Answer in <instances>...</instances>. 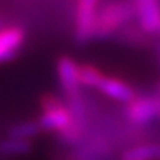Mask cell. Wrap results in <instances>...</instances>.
Segmentation results:
<instances>
[{
    "label": "cell",
    "mask_w": 160,
    "mask_h": 160,
    "mask_svg": "<svg viewBox=\"0 0 160 160\" xmlns=\"http://www.w3.org/2000/svg\"><path fill=\"white\" fill-rule=\"evenodd\" d=\"M122 160H160V141L137 144L123 151Z\"/></svg>",
    "instance_id": "30bf717a"
},
{
    "label": "cell",
    "mask_w": 160,
    "mask_h": 160,
    "mask_svg": "<svg viewBox=\"0 0 160 160\" xmlns=\"http://www.w3.org/2000/svg\"><path fill=\"white\" fill-rule=\"evenodd\" d=\"M98 92L104 93L110 99L122 102L123 105L131 102L132 99L138 95V92L135 91V88L132 85H129L125 80L117 79V77L110 74H105V77L102 79L101 85L98 88Z\"/></svg>",
    "instance_id": "ba28073f"
},
{
    "label": "cell",
    "mask_w": 160,
    "mask_h": 160,
    "mask_svg": "<svg viewBox=\"0 0 160 160\" xmlns=\"http://www.w3.org/2000/svg\"><path fill=\"white\" fill-rule=\"evenodd\" d=\"M135 3V22L147 33L157 37L160 24V0H133Z\"/></svg>",
    "instance_id": "8992f818"
},
{
    "label": "cell",
    "mask_w": 160,
    "mask_h": 160,
    "mask_svg": "<svg viewBox=\"0 0 160 160\" xmlns=\"http://www.w3.org/2000/svg\"><path fill=\"white\" fill-rule=\"evenodd\" d=\"M39 105L40 116L37 122L43 132H57L59 135L74 123V116L68 104L55 93H43Z\"/></svg>",
    "instance_id": "7a4b0ae2"
},
{
    "label": "cell",
    "mask_w": 160,
    "mask_h": 160,
    "mask_svg": "<svg viewBox=\"0 0 160 160\" xmlns=\"http://www.w3.org/2000/svg\"><path fill=\"white\" fill-rule=\"evenodd\" d=\"M101 0H77L74 13V40L77 45H88L93 40V25Z\"/></svg>",
    "instance_id": "277c9868"
},
{
    "label": "cell",
    "mask_w": 160,
    "mask_h": 160,
    "mask_svg": "<svg viewBox=\"0 0 160 160\" xmlns=\"http://www.w3.org/2000/svg\"><path fill=\"white\" fill-rule=\"evenodd\" d=\"M157 37H160V24H159V31H157Z\"/></svg>",
    "instance_id": "9a60e30c"
},
{
    "label": "cell",
    "mask_w": 160,
    "mask_h": 160,
    "mask_svg": "<svg viewBox=\"0 0 160 160\" xmlns=\"http://www.w3.org/2000/svg\"><path fill=\"white\" fill-rule=\"evenodd\" d=\"M137 17L133 0H108L99 6L93 25V40H108L114 37Z\"/></svg>",
    "instance_id": "6da1fadb"
},
{
    "label": "cell",
    "mask_w": 160,
    "mask_h": 160,
    "mask_svg": "<svg viewBox=\"0 0 160 160\" xmlns=\"http://www.w3.org/2000/svg\"><path fill=\"white\" fill-rule=\"evenodd\" d=\"M57 76L65 99L77 98L82 95L80 83V64L68 55H62L57 59Z\"/></svg>",
    "instance_id": "5b68a950"
},
{
    "label": "cell",
    "mask_w": 160,
    "mask_h": 160,
    "mask_svg": "<svg viewBox=\"0 0 160 160\" xmlns=\"http://www.w3.org/2000/svg\"><path fill=\"white\" fill-rule=\"evenodd\" d=\"M27 33L19 25H9L0 28V64L17 57L25 42Z\"/></svg>",
    "instance_id": "52a82bcc"
},
{
    "label": "cell",
    "mask_w": 160,
    "mask_h": 160,
    "mask_svg": "<svg viewBox=\"0 0 160 160\" xmlns=\"http://www.w3.org/2000/svg\"><path fill=\"white\" fill-rule=\"evenodd\" d=\"M40 132L43 131H42V128H40L37 120H25V122H19V123L12 126L9 129V137L31 141L33 138L40 135Z\"/></svg>",
    "instance_id": "7c38bea8"
},
{
    "label": "cell",
    "mask_w": 160,
    "mask_h": 160,
    "mask_svg": "<svg viewBox=\"0 0 160 160\" xmlns=\"http://www.w3.org/2000/svg\"><path fill=\"white\" fill-rule=\"evenodd\" d=\"M153 93H154L156 97H157V99H159V122H160V82L157 83V85H156Z\"/></svg>",
    "instance_id": "5bb4252c"
},
{
    "label": "cell",
    "mask_w": 160,
    "mask_h": 160,
    "mask_svg": "<svg viewBox=\"0 0 160 160\" xmlns=\"http://www.w3.org/2000/svg\"><path fill=\"white\" fill-rule=\"evenodd\" d=\"M114 37L125 46L132 48V49H138V51L153 48L156 42V40H153V36L147 34L135 21L129 22L123 28H120V31Z\"/></svg>",
    "instance_id": "9c48e42d"
},
{
    "label": "cell",
    "mask_w": 160,
    "mask_h": 160,
    "mask_svg": "<svg viewBox=\"0 0 160 160\" xmlns=\"http://www.w3.org/2000/svg\"><path fill=\"white\" fill-rule=\"evenodd\" d=\"M123 117L128 125L142 129L159 122V99L154 93H138L123 107Z\"/></svg>",
    "instance_id": "3957f363"
},
{
    "label": "cell",
    "mask_w": 160,
    "mask_h": 160,
    "mask_svg": "<svg viewBox=\"0 0 160 160\" xmlns=\"http://www.w3.org/2000/svg\"><path fill=\"white\" fill-rule=\"evenodd\" d=\"M33 150V144L31 141H25V139H18V138H6L0 141V154L3 156H25L31 153Z\"/></svg>",
    "instance_id": "8fae6325"
},
{
    "label": "cell",
    "mask_w": 160,
    "mask_h": 160,
    "mask_svg": "<svg viewBox=\"0 0 160 160\" xmlns=\"http://www.w3.org/2000/svg\"><path fill=\"white\" fill-rule=\"evenodd\" d=\"M104 77H105V73L98 67L92 64H80V83L83 88L98 91Z\"/></svg>",
    "instance_id": "4fadbf2b"
}]
</instances>
